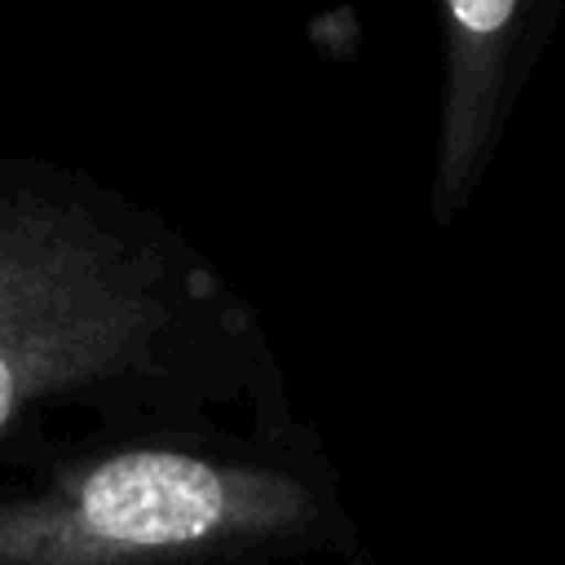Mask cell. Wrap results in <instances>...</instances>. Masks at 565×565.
Listing matches in <instances>:
<instances>
[{"instance_id": "1", "label": "cell", "mask_w": 565, "mask_h": 565, "mask_svg": "<svg viewBox=\"0 0 565 565\" xmlns=\"http://www.w3.org/2000/svg\"><path fill=\"white\" fill-rule=\"evenodd\" d=\"M225 508L212 468L181 455H124L84 486V521L102 539L163 547L199 539Z\"/></svg>"}, {"instance_id": "3", "label": "cell", "mask_w": 565, "mask_h": 565, "mask_svg": "<svg viewBox=\"0 0 565 565\" xmlns=\"http://www.w3.org/2000/svg\"><path fill=\"white\" fill-rule=\"evenodd\" d=\"M9 406H13V375H9V366L0 362V424H4Z\"/></svg>"}, {"instance_id": "2", "label": "cell", "mask_w": 565, "mask_h": 565, "mask_svg": "<svg viewBox=\"0 0 565 565\" xmlns=\"http://www.w3.org/2000/svg\"><path fill=\"white\" fill-rule=\"evenodd\" d=\"M450 9L468 31H494L508 22L512 0H450Z\"/></svg>"}]
</instances>
